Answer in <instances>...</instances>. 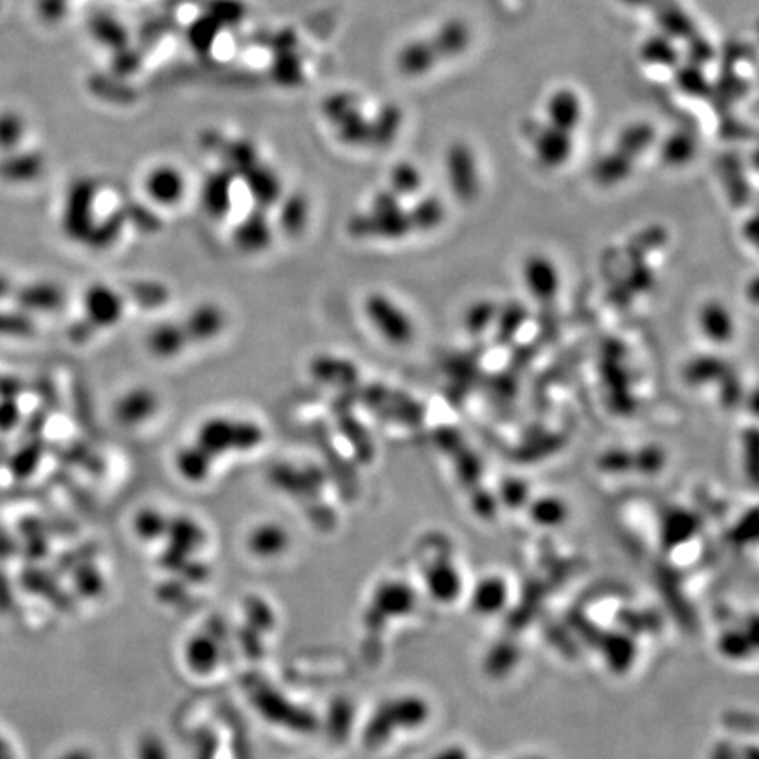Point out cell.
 I'll use <instances>...</instances> for the list:
<instances>
[{"label":"cell","instance_id":"1","mask_svg":"<svg viewBox=\"0 0 759 759\" xmlns=\"http://www.w3.org/2000/svg\"><path fill=\"white\" fill-rule=\"evenodd\" d=\"M473 31L462 18H450L433 34L422 40L410 41L398 53L395 66L406 78L429 75L435 67L459 57L470 48Z\"/></svg>","mask_w":759,"mask_h":759},{"label":"cell","instance_id":"2","mask_svg":"<svg viewBox=\"0 0 759 759\" xmlns=\"http://www.w3.org/2000/svg\"><path fill=\"white\" fill-rule=\"evenodd\" d=\"M646 9H649L659 32L668 35L670 40L681 41L691 52V60L696 64H707L714 57V48L707 37L700 32L691 14L679 4V0H649Z\"/></svg>","mask_w":759,"mask_h":759},{"label":"cell","instance_id":"3","mask_svg":"<svg viewBox=\"0 0 759 759\" xmlns=\"http://www.w3.org/2000/svg\"><path fill=\"white\" fill-rule=\"evenodd\" d=\"M365 313L387 343L394 347H404L415 336V324L412 316L404 312L400 304L386 294H371L366 299Z\"/></svg>","mask_w":759,"mask_h":759},{"label":"cell","instance_id":"4","mask_svg":"<svg viewBox=\"0 0 759 759\" xmlns=\"http://www.w3.org/2000/svg\"><path fill=\"white\" fill-rule=\"evenodd\" d=\"M445 175L448 187L459 201L471 202L480 190V171L477 155L468 143L456 141L445 152Z\"/></svg>","mask_w":759,"mask_h":759},{"label":"cell","instance_id":"5","mask_svg":"<svg viewBox=\"0 0 759 759\" xmlns=\"http://www.w3.org/2000/svg\"><path fill=\"white\" fill-rule=\"evenodd\" d=\"M532 143L536 160L547 169H559V167L567 166L573 157V152H576L573 134L562 131V129L552 127L547 122L533 129Z\"/></svg>","mask_w":759,"mask_h":759},{"label":"cell","instance_id":"6","mask_svg":"<svg viewBox=\"0 0 759 759\" xmlns=\"http://www.w3.org/2000/svg\"><path fill=\"white\" fill-rule=\"evenodd\" d=\"M584 113L582 97L570 87L554 90L549 99H547V104H545L547 123L552 125V127L571 132V134L579 131L580 125L584 122Z\"/></svg>","mask_w":759,"mask_h":759},{"label":"cell","instance_id":"7","mask_svg":"<svg viewBox=\"0 0 759 759\" xmlns=\"http://www.w3.org/2000/svg\"><path fill=\"white\" fill-rule=\"evenodd\" d=\"M524 283L533 298L550 301L559 292V269L547 255L535 254L527 257L523 268Z\"/></svg>","mask_w":759,"mask_h":759},{"label":"cell","instance_id":"8","mask_svg":"<svg viewBox=\"0 0 759 759\" xmlns=\"http://www.w3.org/2000/svg\"><path fill=\"white\" fill-rule=\"evenodd\" d=\"M85 308L90 324L96 327H111L123 316V298L111 287L99 283L88 290Z\"/></svg>","mask_w":759,"mask_h":759},{"label":"cell","instance_id":"9","mask_svg":"<svg viewBox=\"0 0 759 759\" xmlns=\"http://www.w3.org/2000/svg\"><path fill=\"white\" fill-rule=\"evenodd\" d=\"M699 327L708 342L726 345L735 336L734 313L719 301H708L700 308Z\"/></svg>","mask_w":759,"mask_h":759},{"label":"cell","instance_id":"10","mask_svg":"<svg viewBox=\"0 0 759 759\" xmlns=\"http://www.w3.org/2000/svg\"><path fill=\"white\" fill-rule=\"evenodd\" d=\"M145 189L152 201L164 207H175L183 196L185 181L175 167H157L146 178Z\"/></svg>","mask_w":759,"mask_h":759},{"label":"cell","instance_id":"11","mask_svg":"<svg viewBox=\"0 0 759 759\" xmlns=\"http://www.w3.org/2000/svg\"><path fill=\"white\" fill-rule=\"evenodd\" d=\"M635 166H637V158L624 154L621 149L612 148L602 157L596 158L591 172H593L596 183L602 185V187H614V185L628 180L632 172L635 171Z\"/></svg>","mask_w":759,"mask_h":759},{"label":"cell","instance_id":"12","mask_svg":"<svg viewBox=\"0 0 759 759\" xmlns=\"http://www.w3.org/2000/svg\"><path fill=\"white\" fill-rule=\"evenodd\" d=\"M658 137L655 125L649 122H633L615 139L614 148L621 149L624 154L632 155L633 158H640L647 149L652 148Z\"/></svg>","mask_w":759,"mask_h":759},{"label":"cell","instance_id":"13","mask_svg":"<svg viewBox=\"0 0 759 759\" xmlns=\"http://www.w3.org/2000/svg\"><path fill=\"white\" fill-rule=\"evenodd\" d=\"M640 60L652 67H676L679 64V49L676 41L668 35L650 34L638 48Z\"/></svg>","mask_w":759,"mask_h":759},{"label":"cell","instance_id":"14","mask_svg":"<svg viewBox=\"0 0 759 759\" xmlns=\"http://www.w3.org/2000/svg\"><path fill=\"white\" fill-rule=\"evenodd\" d=\"M699 152V141L688 131H676L665 137L661 145V160L670 167L690 164Z\"/></svg>","mask_w":759,"mask_h":759},{"label":"cell","instance_id":"15","mask_svg":"<svg viewBox=\"0 0 759 759\" xmlns=\"http://www.w3.org/2000/svg\"><path fill=\"white\" fill-rule=\"evenodd\" d=\"M189 343V336L185 333L183 325H160L152 331L148 336V347L152 354L163 359H171L178 356L181 348Z\"/></svg>","mask_w":759,"mask_h":759},{"label":"cell","instance_id":"16","mask_svg":"<svg viewBox=\"0 0 759 759\" xmlns=\"http://www.w3.org/2000/svg\"><path fill=\"white\" fill-rule=\"evenodd\" d=\"M222 327H224V315L216 306L196 308V312L189 316V322L183 324L189 342L210 339L211 336L219 334Z\"/></svg>","mask_w":759,"mask_h":759},{"label":"cell","instance_id":"17","mask_svg":"<svg viewBox=\"0 0 759 759\" xmlns=\"http://www.w3.org/2000/svg\"><path fill=\"white\" fill-rule=\"evenodd\" d=\"M676 83L685 96L691 97L707 96L708 88H711L707 75L703 72L702 64H696L693 60L690 64L677 67Z\"/></svg>","mask_w":759,"mask_h":759},{"label":"cell","instance_id":"18","mask_svg":"<svg viewBox=\"0 0 759 759\" xmlns=\"http://www.w3.org/2000/svg\"><path fill=\"white\" fill-rule=\"evenodd\" d=\"M415 231H431L445 220L444 202L438 198H424L410 210Z\"/></svg>","mask_w":759,"mask_h":759},{"label":"cell","instance_id":"19","mask_svg":"<svg viewBox=\"0 0 759 759\" xmlns=\"http://www.w3.org/2000/svg\"><path fill=\"white\" fill-rule=\"evenodd\" d=\"M422 187V172L412 163L398 164L391 172V190L401 196H412Z\"/></svg>","mask_w":759,"mask_h":759},{"label":"cell","instance_id":"20","mask_svg":"<svg viewBox=\"0 0 759 759\" xmlns=\"http://www.w3.org/2000/svg\"><path fill=\"white\" fill-rule=\"evenodd\" d=\"M204 456H208L198 445L193 448H185L178 456V470L183 475L185 479L199 482L204 479L208 473V465H204Z\"/></svg>","mask_w":759,"mask_h":759},{"label":"cell","instance_id":"21","mask_svg":"<svg viewBox=\"0 0 759 759\" xmlns=\"http://www.w3.org/2000/svg\"><path fill=\"white\" fill-rule=\"evenodd\" d=\"M152 406H154V398L149 392H132L120 403V418L125 421V424L127 421H139V418H145L148 413L154 412Z\"/></svg>","mask_w":759,"mask_h":759},{"label":"cell","instance_id":"22","mask_svg":"<svg viewBox=\"0 0 759 759\" xmlns=\"http://www.w3.org/2000/svg\"><path fill=\"white\" fill-rule=\"evenodd\" d=\"M236 242L242 250L257 252L268 245L269 231L252 219L250 222H245L242 227L237 228Z\"/></svg>","mask_w":759,"mask_h":759},{"label":"cell","instance_id":"23","mask_svg":"<svg viewBox=\"0 0 759 759\" xmlns=\"http://www.w3.org/2000/svg\"><path fill=\"white\" fill-rule=\"evenodd\" d=\"M621 4L628 5V8L646 9L649 0H620Z\"/></svg>","mask_w":759,"mask_h":759}]
</instances>
